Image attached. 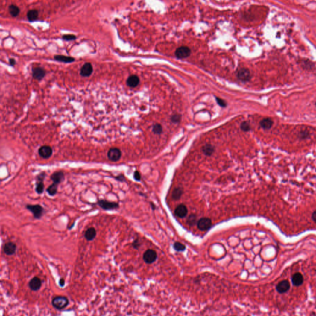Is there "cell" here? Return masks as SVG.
Instances as JSON below:
<instances>
[{"mask_svg":"<svg viewBox=\"0 0 316 316\" xmlns=\"http://www.w3.org/2000/svg\"><path fill=\"white\" fill-rule=\"evenodd\" d=\"M25 208L32 214L34 218L37 220L41 219L45 213V209L40 204H28L25 206Z\"/></svg>","mask_w":316,"mask_h":316,"instance_id":"6da1fadb","label":"cell"},{"mask_svg":"<svg viewBox=\"0 0 316 316\" xmlns=\"http://www.w3.org/2000/svg\"><path fill=\"white\" fill-rule=\"evenodd\" d=\"M96 204L102 209L104 211H114L119 209V204L116 201H108L104 199L99 200Z\"/></svg>","mask_w":316,"mask_h":316,"instance_id":"7a4b0ae2","label":"cell"},{"mask_svg":"<svg viewBox=\"0 0 316 316\" xmlns=\"http://www.w3.org/2000/svg\"><path fill=\"white\" fill-rule=\"evenodd\" d=\"M52 306L57 310H62L66 308L69 304V299L64 296H56L51 301Z\"/></svg>","mask_w":316,"mask_h":316,"instance_id":"3957f363","label":"cell"},{"mask_svg":"<svg viewBox=\"0 0 316 316\" xmlns=\"http://www.w3.org/2000/svg\"><path fill=\"white\" fill-rule=\"evenodd\" d=\"M107 156L111 161L117 162L121 158L122 151L117 148H112L107 151Z\"/></svg>","mask_w":316,"mask_h":316,"instance_id":"277c9868","label":"cell"},{"mask_svg":"<svg viewBox=\"0 0 316 316\" xmlns=\"http://www.w3.org/2000/svg\"><path fill=\"white\" fill-rule=\"evenodd\" d=\"M212 226V221L207 217H203L197 222V227L201 231L209 230Z\"/></svg>","mask_w":316,"mask_h":316,"instance_id":"5b68a950","label":"cell"},{"mask_svg":"<svg viewBox=\"0 0 316 316\" xmlns=\"http://www.w3.org/2000/svg\"><path fill=\"white\" fill-rule=\"evenodd\" d=\"M143 259L146 264H152L157 259V253L153 250H148L144 253Z\"/></svg>","mask_w":316,"mask_h":316,"instance_id":"8992f818","label":"cell"},{"mask_svg":"<svg viewBox=\"0 0 316 316\" xmlns=\"http://www.w3.org/2000/svg\"><path fill=\"white\" fill-rule=\"evenodd\" d=\"M53 149L50 146L43 145L38 149V154L43 159H48L53 154Z\"/></svg>","mask_w":316,"mask_h":316,"instance_id":"52a82bcc","label":"cell"},{"mask_svg":"<svg viewBox=\"0 0 316 316\" xmlns=\"http://www.w3.org/2000/svg\"><path fill=\"white\" fill-rule=\"evenodd\" d=\"M4 253L7 256H13L16 254L17 250V245L12 241L6 243L3 248Z\"/></svg>","mask_w":316,"mask_h":316,"instance_id":"ba28073f","label":"cell"},{"mask_svg":"<svg viewBox=\"0 0 316 316\" xmlns=\"http://www.w3.org/2000/svg\"><path fill=\"white\" fill-rule=\"evenodd\" d=\"M42 281L38 276H34L28 282V287L32 291H37L41 288Z\"/></svg>","mask_w":316,"mask_h":316,"instance_id":"9c48e42d","label":"cell"},{"mask_svg":"<svg viewBox=\"0 0 316 316\" xmlns=\"http://www.w3.org/2000/svg\"><path fill=\"white\" fill-rule=\"evenodd\" d=\"M191 54V50L186 46H182L177 48L175 51V56L179 59H185L189 57Z\"/></svg>","mask_w":316,"mask_h":316,"instance_id":"30bf717a","label":"cell"},{"mask_svg":"<svg viewBox=\"0 0 316 316\" xmlns=\"http://www.w3.org/2000/svg\"><path fill=\"white\" fill-rule=\"evenodd\" d=\"M46 75V71L43 67H36L32 69V76L38 81H41Z\"/></svg>","mask_w":316,"mask_h":316,"instance_id":"8fae6325","label":"cell"},{"mask_svg":"<svg viewBox=\"0 0 316 316\" xmlns=\"http://www.w3.org/2000/svg\"><path fill=\"white\" fill-rule=\"evenodd\" d=\"M237 77L242 82H248L251 79V73L248 69L242 68L238 71Z\"/></svg>","mask_w":316,"mask_h":316,"instance_id":"7c38bea8","label":"cell"},{"mask_svg":"<svg viewBox=\"0 0 316 316\" xmlns=\"http://www.w3.org/2000/svg\"><path fill=\"white\" fill-rule=\"evenodd\" d=\"M93 72V67L90 63H86L80 69V75L83 77H90Z\"/></svg>","mask_w":316,"mask_h":316,"instance_id":"4fadbf2b","label":"cell"},{"mask_svg":"<svg viewBox=\"0 0 316 316\" xmlns=\"http://www.w3.org/2000/svg\"><path fill=\"white\" fill-rule=\"evenodd\" d=\"M290 283L286 280H284L279 282L276 286V290L279 293H285L287 292L290 290Z\"/></svg>","mask_w":316,"mask_h":316,"instance_id":"5bb4252c","label":"cell"},{"mask_svg":"<svg viewBox=\"0 0 316 316\" xmlns=\"http://www.w3.org/2000/svg\"><path fill=\"white\" fill-rule=\"evenodd\" d=\"M50 179L53 182V183L59 185L64 180V174L63 171L55 172L52 174L50 177Z\"/></svg>","mask_w":316,"mask_h":316,"instance_id":"9a60e30c","label":"cell"},{"mask_svg":"<svg viewBox=\"0 0 316 316\" xmlns=\"http://www.w3.org/2000/svg\"><path fill=\"white\" fill-rule=\"evenodd\" d=\"M188 214V209L184 204L177 206L175 209V214L179 218H184Z\"/></svg>","mask_w":316,"mask_h":316,"instance_id":"2e32d148","label":"cell"},{"mask_svg":"<svg viewBox=\"0 0 316 316\" xmlns=\"http://www.w3.org/2000/svg\"><path fill=\"white\" fill-rule=\"evenodd\" d=\"M140 83V78L136 75H132L127 79V85L131 88H135Z\"/></svg>","mask_w":316,"mask_h":316,"instance_id":"e0dca14e","label":"cell"},{"mask_svg":"<svg viewBox=\"0 0 316 316\" xmlns=\"http://www.w3.org/2000/svg\"><path fill=\"white\" fill-rule=\"evenodd\" d=\"M96 234H97L96 230L94 227H90V228H88L85 231V234H84V237L87 241H91L95 239L96 236Z\"/></svg>","mask_w":316,"mask_h":316,"instance_id":"ac0fdd59","label":"cell"},{"mask_svg":"<svg viewBox=\"0 0 316 316\" xmlns=\"http://www.w3.org/2000/svg\"><path fill=\"white\" fill-rule=\"evenodd\" d=\"M54 59L58 62H61L64 63H72L75 61V58L67 56L64 55H55L54 56Z\"/></svg>","mask_w":316,"mask_h":316,"instance_id":"d6986e66","label":"cell"},{"mask_svg":"<svg viewBox=\"0 0 316 316\" xmlns=\"http://www.w3.org/2000/svg\"><path fill=\"white\" fill-rule=\"evenodd\" d=\"M274 124L273 121L269 117H266L263 118L259 123V125L261 128H262L264 130H269L270 128H272V125Z\"/></svg>","mask_w":316,"mask_h":316,"instance_id":"ffe728a7","label":"cell"},{"mask_svg":"<svg viewBox=\"0 0 316 316\" xmlns=\"http://www.w3.org/2000/svg\"><path fill=\"white\" fill-rule=\"evenodd\" d=\"M291 281H292V283L293 284V285L296 286H299L301 285L304 281V279H303L302 274L300 273L294 274L292 276Z\"/></svg>","mask_w":316,"mask_h":316,"instance_id":"44dd1931","label":"cell"},{"mask_svg":"<svg viewBox=\"0 0 316 316\" xmlns=\"http://www.w3.org/2000/svg\"><path fill=\"white\" fill-rule=\"evenodd\" d=\"M27 17L30 22H34L38 17V11L37 9L29 10L27 14Z\"/></svg>","mask_w":316,"mask_h":316,"instance_id":"7402d4cb","label":"cell"},{"mask_svg":"<svg viewBox=\"0 0 316 316\" xmlns=\"http://www.w3.org/2000/svg\"><path fill=\"white\" fill-rule=\"evenodd\" d=\"M57 190L58 185L54 183H53L51 185H49L46 190L48 194L51 196H54V195H56L57 193Z\"/></svg>","mask_w":316,"mask_h":316,"instance_id":"603a6c76","label":"cell"},{"mask_svg":"<svg viewBox=\"0 0 316 316\" xmlns=\"http://www.w3.org/2000/svg\"><path fill=\"white\" fill-rule=\"evenodd\" d=\"M8 9H9V13L10 14V15H11L12 17H16L17 16H18V15L20 13V9L19 7L15 5V4H11L9 7H8Z\"/></svg>","mask_w":316,"mask_h":316,"instance_id":"cb8c5ba5","label":"cell"},{"mask_svg":"<svg viewBox=\"0 0 316 316\" xmlns=\"http://www.w3.org/2000/svg\"><path fill=\"white\" fill-rule=\"evenodd\" d=\"M182 194H183V189H182V188H180V187L175 188V189L173 190L172 193V199L176 201L180 200Z\"/></svg>","mask_w":316,"mask_h":316,"instance_id":"d4e9b609","label":"cell"},{"mask_svg":"<svg viewBox=\"0 0 316 316\" xmlns=\"http://www.w3.org/2000/svg\"><path fill=\"white\" fill-rule=\"evenodd\" d=\"M203 151L206 156H211L214 152V147L210 144H206L203 147Z\"/></svg>","mask_w":316,"mask_h":316,"instance_id":"484cf974","label":"cell"},{"mask_svg":"<svg viewBox=\"0 0 316 316\" xmlns=\"http://www.w3.org/2000/svg\"><path fill=\"white\" fill-rule=\"evenodd\" d=\"M45 185L43 181H36L35 192L37 194L41 195L44 192Z\"/></svg>","mask_w":316,"mask_h":316,"instance_id":"4316f807","label":"cell"},{"mask_svg":"<svg viewBox=\"0 0 316 316\" xmlns=\"http://www.w3.org/2000/svg\"><path fill=\"white\" fill-rule=\"evenodd\" d=\"M188 224L190 226H193L195 225V224L198 222H196V216L195 214H191L188 217L187 221H186Z\"/></svg>","mask_w":316,"mask_h":316,"instance_id":"83f0119b","label":"cell"},{"mask_svg":"<svg viewBox=\"0 0 316 316\" xmlns=\"http://www.w3.org/2000/svg\"><path fill=\"white\" fill-rule=\"evenodd\" d=\"M153 132L155 134L159 135L162 132V127L159 124H156L153 127Z\"/></svg>","mask_w":316,"mask_h":316,"instance_id":"f1b7e54d","label":"cell"},{"mask_svg":"<svg viewBox=\"0 0 316 316\" xmlns=\"http://www.w3.org/2000/svg\"><path fill=\"white\" fill-rule=\"evenodd\" d=\"M174 248L177 251H183L185 250V246L183 244L177 241L174 244Z\"/></svg>","mask_w":316,"mask_h":316,"instance_id":"f546056e","label":"cell"},{"mask_svg":"<svg viewBox=\"0 0 316 316\" xmlns=\"http://www.w3.org/2000/svg\"><path fill=\"white\" fill-rule=\"evenodd\" d=\"M241 129L244 132H249L251 130V126L248 122H243L240 125Z\"/></svg>","mask_w":316,"mask_h":316,"instance_id":"4dcf8cb0","label":"cell"},{"mask_svg":"<svg viewBox=\"0 0 316 316\" xmlns=\"http://www.w3.org/2000/svg\"><path fill=\"white\" fill-rule=\"evenodd\" d=\"M181 118H182L181 115H180V114H174V115H173L171 117V121L173 123H175V124L179 123L180 122V121H181Z\"/></svg>","mask_w":316,"mask_h":316,"instance_id":"1f68e13d","label":"cell"},{"mask_svg":"<svg viewBox=\"0 0 316 316\" xmlns=\"http://www.w3.org/2000/svg\"><path fill=\"white\" fill-rule=\"evenodd\" d=\"M62 38L64 40H66V41H72V40H75L76 39V36L72 34H67V35H64Z\"/></svg>","mask_w":316,"mask_h":316,"instance_id":"d6a6232c","label":"cell"},{"mask_svg":"<svg viewBox=\"0 0 316 316\" xmlns=\"http://www.w3.org/2000/svg\"><path fill=\"white\" fill-rule=\"evenodd\" d=\"M215 100H216V101L217 103H218V104L222 107H225L227 106V103L225 101H224V100H222V99L220 98H218V97H215Z\"/></svg>","mask_w":316,"mask_h":316,"instance_id":"836d02e7","label":"cell"},{"mask_svg":"<svg viewBox=\"0 0 316 316\" xmlns=\"http://www.w3.org/2000/svg\"><path fill=\"white\" fill-rule=\"evenodd\" d=\"M46 177V173L45 172H42L40 174H38L36 178L37 181H44Z\"/></svg>","mask_w":316,"mask_h":316,"instance_id":"e575fe53","label":"cell"},{"mask_svg":"<svg viewBox=\"0 0 316 316\" xmlns=\"http://www.w3.org/2000/svg\"><path fill=\"white\" fill-rule=\"evenodd\" d=\"M132 245V247H133V248L134 249L138 250V248H140V241L138 240V239H136V240H135L133 241Z\"/></svg>","mask_w":316,"mask_h":316,"instance_id":"d590c367","label":"cell"},{"mask_svg":"<svg viewBox=\"0 0 316 316\" xmlns=\"http://www.w3.org/2000/svg\"><path fill=\"white\" fill-rule=\"evenodd\" d=\"M114 179L118 181V182H124L125 181V176L123 175V174H120V175H118L117 176L115 177Z\"/></svg>","mask_w":316,"mask_h":316,"instance_id":"8d00e7d4","label":"cell"},{"mask_svg":"<svg viewBox=\"0 0 316 316\" xmlns=\"http://www.w3.org/2000/svg\"><path fill=\"white\" fill-rule=\"evenodd\" d=\"M133 178H134V179L135 180L140 181L141 180V174H140V173L138 171H136L134 172V174H133Z\"/></svg>","mask_w":316,"mask_h":316,"instance_id":"74e56055","label":"cell"},{"mask_svg":"<svg viewBox=\"0 0 316 316\" xmlns=\"http://www.w3.org/2000/svg\"><path fill=\"white\" fill-rule=\"evenodd\" d=\"M309 136V133L307 130H304V131H301L300 132V136L301 138H303V139H305V138H307V137Z\"/></svg>","mask_w":316,"mask_h":316,"instance_id":"f35d334b","label":"cell"},{"mask_svg":"<svg viewBox=\"0 0 316 316\" xmlns=\"http://www.w3.org/2000/svg\"><path fill=\"white\" fill-rule=\"evenodd\" d=\"M59 286H61V287H63V286H64V285H65V280L63 278H61V279H60V280H59Z\"/></svg>","mask_w":316,"mask_h":316,"instance_id":"ab89813d","label":"cell"},{"mask_svg":"<svg viewBox=\"0 0 316 316\" xmlns=\"http://www.w3.org/2000/svg\"><path fill=\"white\" fill-rule=\"evenodd\" d=\"M9 64H10V65H11V66H14V65L16 64V60H15V59H13V58H11V59H9Z\"/></svg>","mask_w":316,"mask_h":316,"instance_id":"60d3db41","label":"cell"},{"mask_svg":"<svg viewBox=\"0 0 316 316\" xmlns=\"http://www.w3.org/2000/svg\"><path fill=\"white\" fill-rule=\"evenodd\" d=\"M312 219L316 223V211H315L312 214Z\"/></svg>","mask_w":316,"mask_h":316,"instance_id":"b9f144b4","label":"cell"},{"mask_svg":"<svg viewBox=\"0 0 316 316\" xmlns=\"http://www.w3.org/2000/svg\"><path fill=\"white\" fill-rule=\"evenodd\" d=\"M315 105H316V103H315Z\"/></svg>","mask_w":316,"mask_h":316,"instance_id":"7bdbcfd3","label":"cell"}]
</instances>
